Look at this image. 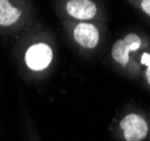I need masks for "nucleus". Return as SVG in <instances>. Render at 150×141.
<instances>
[{
	"label": "nucleus",
	"instance_id": "f257e3e1",
	"mask_svg": "<svg viewBox=\"0 0 150 141\" xmlns=\"http://www.w3.org/2000/svg\"><path fill=\"white\" fill-rule=\"evenodd\" d=\"M53 59L52 49L45 43L30 45L25 53V63L30 70L41 71L50 66Z\"/></svg>",
	"mask_w": 150,
	"mask_h": 141
},
{
	"label": "nucleus",
	"instance_id": "6e6552de",
	"mask_svg": "<svg viewBox=\"0 0 150 141\" xmlns=\"http://www.w3.org/2000/svg\"><path fill=\"white\" fill-rule=\"evenodd\" d=\"M141 7H142V9L148 15H150V0H143V1H141Z\"/></svg>",
	"mask_w": 150,
	"mask_h": 141
},
{
	"label": "nucleus",
	"instance_id": "39448f33",
	"mask_svg": "<svg viewBox=\"0 0 150 141\" xmlns=\"http://www.w3.org/2000/svg\"><path fill=\"white\" fill-rule=\"evenodd\" d=\"M74 37L80 46L85 49H94L99 41V32L97 27L90 23H80L75 27Z\"/></svg>",
	"mask_w": 150,
	"mask_h": 141
},
{
	"label": "nucleus",
	"instance_id": "7ed1b4c3",
	"mask_svg": "<svg viewBox=\"0 0 150 141\" xmlns=\"http://www.w3.org/2000/svg\"><path fill=\"white\" fill-rule=\"evenodd\" d=\"M127 141H141L148 133V125L143 118L138 114H128L120 123Z\"/></svg>",
	"mask_w": 150,
	"mask_h": 141
},
{
	"label": "nucleus",
	"instance_id": "423d86ee",
	"mask_svg": "<svg viewBox=\"0 0 150 141\" xmlns=\"http://www.w3.org/2000/svg\"><path fill=\"white\" fill-rule=\"evenodd\" d=\"M68 14L79 21H89L97 13L96 5L90 0H70L67 2Z\"/></svg>",
	"mask_w": 150,
	"mask_h": 141
},
{
	"label": "nucleus",
	"instance_id": "0eeeda50",
	"mask_svg": "<svg viewBox=\"0 0 150 141\" xmlns=\"http://www.w3.org/2000/svg\"><path fill=\"white\" fill-rule=\"evenodd\" d=\"M141 63L147 66V70H146V77L147 80L150 85V54L149 53H143L142 58H141Z\"/></svg>",
	"mask_w": 150,
	"mask_h": 141
},
{
	"label": "nucleus",
	"instance_id": "f03ea898",
	"mask_svg": "<svg viewBox=\"0 0 150 141\" xmlns=\"http://www.w3.org/2000/svg\"><path fill=\"white\" fill-rule=\"evenodd\" d=\"M24 18L22 6L9 0H0V30H15Z\"/></svg>",
	"mask_w": 150,
	"mask_h": 141
},
{
	"label": "nucleus",
	"instance_id": "20e7f679",
	"mask_svg": "<svg viewBox=\"0 0 150 141\" xmlns=\"http://www.w3.org/2000/svg\"><path fill=\"white\" fill-rule=\"evenodd\" d=\"M141 45V40L137 34H128L122 40L116 41L112 47V58L117 63L127 66L129 62V53L137 51Z\"/></svg>",
	"mask_w": 150,
	"mask_h": 141
}]
</instances>
